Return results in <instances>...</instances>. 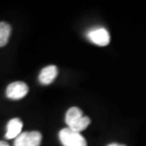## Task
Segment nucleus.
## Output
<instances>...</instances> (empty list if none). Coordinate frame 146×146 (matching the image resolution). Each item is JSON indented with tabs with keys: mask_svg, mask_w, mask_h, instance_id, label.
Wrapping results in <instances>:
<instances>
[{
	"mask_svg": "<svg viewBox=\"0 0 146 146\" xmlns=\"http://www.w3.org/2000/svg\"><path fill=\"white\" fill-rule=\"evenodd\" d=\"M65 122L68 128L73 131L80 133L85 130L91 123V119L87 116H83V113L78 107H71L65 115Z\"/></svg>",
	"mask_w": 146,
	"mask_h": 146,
	"instance_id": "f257e3e1",
	"label": "nucleus"
},
{
	"mask_svg": "<svg viewBox=\"0 0 146 146\" xmlns=\"http://www.w3.org/2000/svg\"><path fill=\"white\" fill-rule=\"evenodd\" d=\"M58 138L63 146H87L85 138L80 133L70 128H63L58 133Z\"/></svg>",
	"mask_w": 146,
	"mask_h": 146,
	"instance_id": "f03ea898",
	"label": "nucleus"
},
{
	"mask_svg": "<svg viewBox=\"0 0 146 146\" xmlns=\"http://www.w3.org/2000/svg\"><path fill=\"white\" fill-rule=\"evenodd\" d=\"M41 143L42 134L38 131L21 133L14 141V146H40Z\"/></svg>",
	"mask_w": 146,
	"mask_h": 146,
	"instance_id": "7ed1b4c3",
	"label": "nucleus"
},
{
	"mask_svg": "<svg viewBox=\"0 0 146 146\" xmlns=\"http://www.w3.org/2000/svg\"><path fill=\"white\" fill-rule=\"evenodd\" d=\"M87 37L92 43L100 46H108L110 41V35L105 28H96L91 30L87 33Z\"/></svg>",
	"mask_w": 146,
	"mask_h": 146,
	"instance_id": "20e7f679",
	"label": "nucleus"
},
{
	"mask_svg": "<svg viewBox=\"0 0 146 146\" xmlns=\"http://www.w3.org/2000/svg\"><path fill=\"white\" fill-rule=\"evenodd\" d=\"M29 93V86L24 82H14L8 85L6 90V95L9 99L11 100H20V99L26 97Z\"/></svg>",
	"mask_w": 146,
	"mask_h": 146,
	"instance_id": "39448f33",
	"label": "nucleus"
},
{
	"mask_svg": "<svg viewBox=\"0 0 146 146\" xmlns=\"http://www.w3.org/2000/svg\"><path fill=\"white\" fill-rule=\"evenodd\" d=\"M58 67L56 66H53V65L43 67L39 75L40 83L44 85H50L53 81L56 79V77L58 76Z\"/></svg>",
	"mask_w": 146,
	"mask_h": 146,
	"instance_id": "423d86ee",
	"label": "nucleus"
},
{
	"mask_svg": "<svg viewBox=\"0 0 146 146\" xmlns=\"http://www.w3.org/2000/svg\"><path fill=\"white\" fill-rule=\"evenodd\" d=\"M22 128H23V122L20 119L18 118L11 119L7 124V132H6L5 138L7 139H16L22 133Z\"/></svg>",
	"mask_w": 146,
	"mask_h": 146,
	"instance_id": "0eeeda50",
	"label": "nucleus"
},
{
	"mask_svg": "<svg viewBox=\"0 0 146 146\" xmlns=\"http://www.w3.org/2000/svg\"><path fill=\"white\" fill-rule=\"evenodd\" d=\"M11 32V27L6 22H0V48L7 45Z\"/></svg>",
	"mask_w": 146,
	"mask_h": 146,
	"instance_id": "6e6552de",
	"label": "nucleus"
},
{
	"mask_svg": "<svg viewBox=\"0 0 146 146\" xmlns=\"http://www.w3.org/2000/svg\"><path fill=\"white\" fill-rule=\"evenodd\" d=\"M0 146H10L6 141H0Z\"/></svg>",
	"mask_w": 146,
	"mask_h": 146,
	"instance_id": "1a4fd4ad",
	"label": "nucleus"
},
{
	"mask_svg": "<svg viewBox=\"0 0 146 146\" xmlns=\"http://www.w3.org/2000/svg\"><path fill=\"white\" fill-rule=\"evenodd\" d=\"M108 146H125V145H123V144H119V143H110V144H108Z\"/></svg>",
	"mask_w": 146,
	"mask_h": 146,
	"instance_id": "9d476101",
	"label": "nucleus"
}]
</instances>
